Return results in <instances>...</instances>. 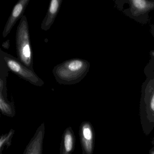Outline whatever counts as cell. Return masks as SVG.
I'll use <instances>...</instances> for the list:
<instances>
[{"label": "cell", "instance_id": "1", "mask_svg": "<svg viewBox=\"0 0 154 154\" xmlns=\"http://www.w3.org/2000/svg\"><path fill=\"white\" fill-rule=\"evenodd\" d=\"M90 67L88 61L72 58L56 66L53 73L59 84L72 85L80 82L88 73Z\"/></svg>", "mask_w": 154, "mask_h": 154}, {"label": "cell", "instance_id": "2", "mask_svg": "<svg viewBox=\"0 0 154 154\" xmlns=\"http://www.w3.org/2000/svg\"><path fill=\"white\" fill-rule=\"evenodd\" d=\"M18 58L26 67L33 68V53L30 42L28 22L25 15L20 19L16 35Z\"/></svg>", "mask_w": 154, "mask_h": 154}, {"label": "cell", "instance_id": "3", "mask_svg": "<svg viewBox=\"0 0 154 154\" xmlns=\"http://www.w3.org/2000/svg\"><path fill=\"white\" fill-rule=\"evenodd\" d=\"M139 116L143 133L148 136L154 129V85H146L142 89Z\"/></svg>", "mask_w": 154, "mask_h": 154}, {"label": "cell", "instance_id": "4", "mask_svg": "<svg viewBox=\"0 0 154 154\" xmlns=\"http://www.w3.org/2000/svg\"><path fill=\"white\" fill-rule=\"evenodd\" d=\"M0 55L3 57L10 71L18 77L35 86L41 87L45 84V82L38 76L34 70L28 68L18 58L4 52L2 49H0Z\"/></svg>", "mask_w": 154, "mask_h": 154}, {"label": "cell", "instance_id": "5", "mask_svg": "<svg viewBox=\"0 0 154 154\" xmlns=\"http://www.w3.org/2000/svg\"><path fill=\"white\" fill-rule=\"evenodd\" d=\"M29 0H20L13 7L2 33L3 38H6L10 34L17 21L22 17L28 5Z\"/></svg>", "mask_w": 154, "mask_h": 154}, {"label": "cell", "instance_id": "6", "mask_svg": "<svg viewBox=\"0 0 154 154\" xmlns=\"http://www.w3.org/2000/svg\"><path fill=\"white\" fill-rule=\"evenodd\" d=\"M63 2V0L50 1L46 15L41 23V29L45 31L50 29L59 13Z\"/></svg>", "mask_w": 154, "mask_h": 154}, {"label": "cell", "instance_id": "7", "mask_svg": "<svg viewBox=\"0 0 154 154\" xmlns=\"http://www.w3.org/2000/svg\"><path fill=\"white\" fill-rule=\"evenodd\" d=\"M84 137L85 139V146L87 150L91 152L92 149L93 132L89 126H85L83 129Z\"/></svg>", "mask_w": 154, "mask_h": 154}, {"label": "cell", "instance_id": "8", "mask_svg": "<svg viewBox=\"0 0 154 154\" xmlns=\"http://www.w3.org/2000/svg\"><path fill=\"white\" fill-rule=\"evenodd\" d=\"M64 145L67 152L71 151L72 147V138L70 134H66L65 137Z\"/></svg>", "mask_w": 154, "mask_h": 154}, {"label": "cell", "instance_id": "9", "mask_svg": "<svg viewBox=\"0 0 154 154\" xmlns=\"http://www.w3.org/2000/svg\"><path fill=\"white\" fill-rule=\"evenodd\" d=\"M133 6L138 9L139 10H143L146 8L147 7V3L146 1H138V0H136V1H132Z\"/></svg>", "mask_w": 154, "mask_h": 154}, {"label": "cell", "instance_id": "10", "mask_svg": "<svg viewBox=\"0 0 154 154\" xmlns=\"http://www.w3.org/2000/svg\"><path fill=\"white\" fill-rule=\"evenodd\" d=\"M2 47L6 49H8L10 47V42L9 39L6 40L2 44Z\"/></svg>", "mask_w": 154, "mask_h": 154}, {"label": "cell", "instance_id": "11", "mask_svg": "<svg viewBox=\"0 0 154 154\" xmlns=\"http://www.w3.org/2000/svg\"><path fill=\"white\" fill-rule=\"evenodd\" d=\"M149 154H154V146H153L149 151Z\"/></svg>", "mask_w": 154, "mask_h": 154}, {"label": "cell", "instance_id": "12", "mask_svg": "<svg viewBox=\"0 0 154 154\" xmlns=\"http://www.w3.org/2000/svg\"><path fill=\"white\" fill-rule=\"evenodd\" d=\"M151 143L152 146H154V137L152 138V140H151Z\"/></svg>", "mask_w": 154, "mask_h": 154}]
</instances>
